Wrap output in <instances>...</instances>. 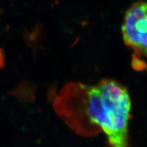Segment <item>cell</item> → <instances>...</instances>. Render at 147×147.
<instances>
[{
	"instance_id": "7a4b0ae2",
	"label": "cell",
	"mask_w": 147,
	"mask_h": 147,
	"mask_svg": "<svg viewBox=\"0 0 147 147\" xmlns=\"http://www.w3.org/2000/svg\"><path fill=\"white\" fill-rule=\"evenodd\" d=\"M146 11L145 2L140 1L133 4L126 11L122 25L124 42L134 50L137 58L145 57L146 54Z\"/></svg>"
},
{
	"instance_id": "6da1fadb",
	"label": "cell",
	"mask_w": 147,
	"mask_h": 147,
	"mask_svg": "<svg viewBox=\"0 0 147 147\" xmlns=\"http://www.w3.org/2000/svg\"><path fill=\"white\" fill-rule=\"evenodd\" d=\"M60 100L79 107L90 123L106 135L111 147H128L131 100L127 89L117 82L105 79L95 85H67Z\"/></svg>"
}]
</instances>
